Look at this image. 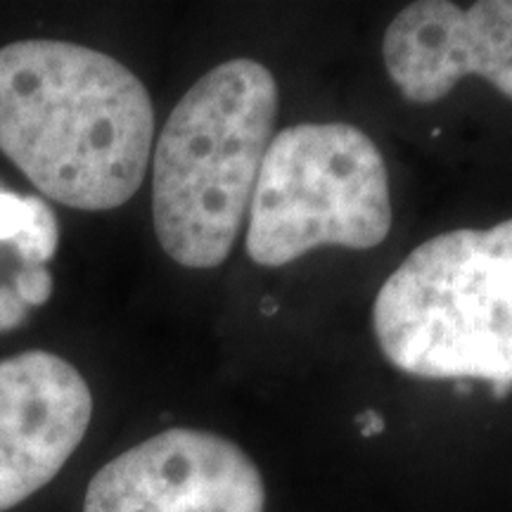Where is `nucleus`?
Wrapping results in <instances>:
<instances>
[{
  "label": "nucleus",
  "mask_w": 512,
  "mask_h": 512,
  "mask_svg": "<svg viewBox=\"0 0 512 512\" xmlns=\"http://www.w3.org/2000/svg\"><path fill=\"white\" fill-rule=\"evenodd\" d=\"M152 143V98L119 60L48 38L0 48V152L48 200L121 207L145 181Z\"/></svg>",
  "instance_id": "1"
},
{
  "label": "nucleus",
  "mask_w": 512,
  "mask_h": 512,
  "mask_svg": "<svg viewBox=\"0 0 512 512\" xmlns=\"http://www.w3.org/2000/svg\"><path fill=\"white\" fill-rule=\"evenodd\" d=\"M275 117L278 83L254 60L209 69L178 100L152 157V223L178 266L209 271L233 252Z\"/></svg>",
  "instance_id": "2"
},
{
  "label": "nucleus",
  "mask_w": 512,
  "mask_h": 512,
  "mask_svg": "<svg viewBox=\"0 0 512 512\" xmlns=\"http://www.w3.org/2000/svg\"><path fill=\"white\" fill-rule=\"evenodd\" d=\"M384 358L425 380H486L512 392V219L415 247L373 306Z\"/></svg>",
  "instance_id": "3"
},
{
  "label": "nucleus",
  "mask_w": 512,
  "mask_h": 512,
  "mask_svg": "<svg viewBox=\"0 0 512 512\" xmlns=\"http://www.w3.org/2000/svg\"><path fill=\"white\" fill-rule=\"evenodd\" d=\"M392 230L382 152L351 124H297L268 145L252 204L247 254L280 268L318 247L373 249Z\"/></svg>",
  "instance_id": "4"
},
{
  "label": "nucleus",
  "mask_w": 512,
  "mask_h": 512,
  "mask_svg": "<svg viewBox=\"0 0 512 512\" xmlns=\"http://www.w3.org/2000/svg\"><path fill=\"white\" fill-rule=\"evenodd\" d=\"M266 484L238 444L171 427L110 460L88 484L83 512H264Z\"/></svg>",
  "instance_id": "5"
},
{
  "label": "nucleus",
  "mask_w": 512,
  "mask_h": 512,
  "mask_svg": "<svg viewBox=\"0 0 512 512\" xmlns=\"http://www.w3.org/2000/svg\"><path fill=\"white\" fill-rule=\"evenodd\" d=\"M93 418L83 375L50 351L0 361V512L53 482Z\"/></svg>",
  "instance_id": "6"
},
{
  "label": "nucleus",
  "mask_w": 512,
  "mask_h": 512,
  "mask_svg": "<svg viewBox=\"0 0 512 512\" xmlns=\"http://www.w3.org/2000/svg\"><path fill=\"white\" fill-rule=\"evenodd\" d=\"M382 57L389 79L415 105L446 98L472 74L512 100V0L406 5L384 31Z\"/></svg>",
  "instance_id": "7"
},
{
  "label": "nucleus",
  "mask_w": 512,
  "mask_h": 512,
  "mask_svg": "<svg viewBox=\"0 0 512 512\" xmlns=\"http://www.w3.org/2000/svg\"><path fill=\"white\" fill-rule=\"evenodd\" d=\"M0 240L15 245L24 266H43L60 245V226L43 200L0 188Z\"/></svg>",
  "instance_id": "8"
},
{
  "label": "nucleus",
  "mask_w": 512,
  "mask_h": 512,
  "mask_svg": "<svg viewBox=\"0 0 512 512\" xmlns=\"http://www.w3.org/2000/svg\"><path fill=\"white\" fill-rule=\"evenodd\" d=\"M15 290L27 306H41L53 294V275L43 266H24L15 280Z\"/></svg>",
  "instance_id": "9"
},
{
  "label": "nucleus",
  "mask_w": 512,
  "mask_h": 512,
  "mask_svg": "<svg viewBox=\"0 0 512 512\" xmlns=\"http://www.w3.org/2000/svg\"><path fill=\"white\" fill-rule=\"evenodd\" d=\"M27 318V304L19 299L15 287H0V332L17 328Z\"/></svg>",
  "instance_id": "10"
},
{
  "label": "nucleus",
  "mask_w": 512,
  "mask_h": 512,
  "mask_svg": "<svg viewBox=\"0 0 512 512\" xmlns=\"http://www.w3.org/2000/svg\"><path fill=\"white\" fill-rule=\"evenodd\" d=\"M358 432H361V437H377V434L384 432V418L373 408H366V411H361L354 418Z\"/></svg>",
  "instance_id": "11"
},
{
  "label": "nucleus",
  "mask_w": 512,
  "mask_h": 512,
  "mask_svg": "<svg viewBox=\"0 0 512 512\" xmlns=\"http://www.w3.org/2000/svg\"><path fill=\"white\" fill-rule=\"evenodd\" d=\"M261 311H264V316H273V313L278 311V304H275V299L266 297L264 302H261Z\"/></svg>",
  "instance_id": "12"
}]
</instances>
